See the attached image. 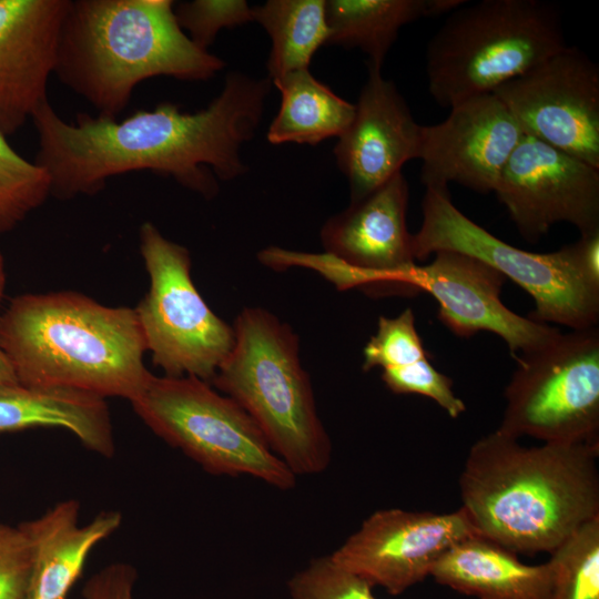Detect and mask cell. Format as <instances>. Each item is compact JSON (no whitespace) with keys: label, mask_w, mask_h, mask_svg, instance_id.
Here are the masks:
<instances>
[{"label":"cell","mask_w":599,"mask_h":599,"mask_svg":"<svg viewBox=\"0 0 599 599\" xmlns=\"http://www.w3.org/2000/svg\"><path fill=\"white\" fill-rule=\"evenodd\" d=\"M34 427H61L89 450L110 458L115 450L103 397L63 387L0 384V435Z\"/></svg>","instance_id":"cell-21"},{"label":"cell","mask_w":599,"mask_h":599,"mask_svg":"<svg viewBox=\"0 0 599 599\" xmlns=\"http://www.w3.org/2000/svg\"><path fill=\"white\" fill-rule=\"evenodd\" d=\"M494 93L521 131L599 169V68L567 45Z\"/></svg>","instance_id":"cell-12"},{"label":"cell","mask_w":599,"mask_h":599,"mask_svg":"<svg viewBox=\"0 0 599 599\" xmlns=\"http://www.w3.org/2000/svg\"><path fill=\"white\" fill-rule=\"evenodd\" d=\"M131 404L154 434L206 471L246 475L282 490L295 486L296 476L273 453L253 419L207 382L151 374Z\"/></svg>","instance_id":"cell-8"},{"label":"cell","mask_w":599,"mask_h":599,"mask_svg":"<svg viewBox=\"0 0 599 599\" xmlns=\"http://www.w3.org/2000/svg\"><path fill=\"white\" fill-rule=\"evenodd\" d=\"M281 105L267 131L272 144L294 142L316 145L339 138L351 124L355 104L342 99L309 70H297L272 80Z\"/></svg>","instance_id":"cell-23"},{"label":"cell","mask_w":599,"mask_h":599,"mask_svg":"<svg viewBox=\"0 0 599 599\" xmlns=\"http://www.w3.org/2000/svg\"><path fill=\"white\" fill-rule=\"evenodd\" d=\"M497 428L548 444H599V331L571 329L519 355Z\"/></svg>","instance_id":"cell-9"},{"label":"cell","mask_w":599,"mask_h":599,"mask_svg":"<svg viewBox=\"0 0 599 599\" xmlns=\"http://www.w3.org/2000/svg\"><path fill=\"white\" fill-rule=\"evenodd\" d=\"M272 80L232 71L220 94L195 112L171 102L125 119L81 112L63 120L49 100L32 114L38 135L34 163L50 179V195L70 200L101 192L108 179L149 170L211 200L247 172L243 144L261 123Z\"/></svg>","instance_id":"cell-1"},{"label":"cell","mask_w":599,"mask_h":599,"mask_svg":"<svg viewBox=\"0 0 599 599\" xmlns=\"http://www.w3.org/2000/svg\"><path fill=\"white\" fill-rule=\"evenodd\" d=\"M599 444L527 447L498 429L475 441L459 476L477 532L516 552L551 554L599 516Z\"/></svg>","instance_id":"cell-2"},{"label":"cell","mask_w":599,"mask_h":599,"mask_svg":"<svg viewBox=\"0 0 599 599\" xmlns=\"http://www.w3.org/2000/svg\"><path fill=\"white\" fill-rule=\"evenodd\" d=\"M50 195V179L0 132V234L18 226Z\"/></svg>","instance_id":"cell-26"},{"label":"cell","mask_w":599,"mask_h":599,"mask_svg":"<svg viewBox=\"0 0 599 599\" xmlns=\"http://www.w3.org/2000/svg\"><path fill=\"white\" fill-rule=\"evenodd\" d=\"M521 236L536 242L557 223L599 231V169L524 134L494 190Z\"/></svg>","instance_id":"cell-13"},{"label":"cell","mask_w":599,"mask_h":599,"mask_svg":"<svg viewBox=\"0 0 599 599\" xmlns=\"http://www.w3.org/2000/svg\"><path fill=\"white\" fill-rule=\"evenodd\" d=\"M233 329L232 351L211 383L253 419L295 476L324 471L332 445L301 365L297 335L260 307L244 308Z\"/></svg>","instance_id":"cell-5"},{"label":"cell","mask_w":599,"mask_h":599,"mask_svg":"<svg viewBox=\"0 0 599 599\" xmlns=\"http://www.w3.org/2000/svg\"><path fill=\"white\" fill-rule=\"evenodd\" d=\"M224 64L182 30L171 0H69L53 74L97 115L116 119L142 81H204Z\"/></svg>","instance_id":"cell-4"},{"label":"cell","mask_w":599,"mask_h":599,"mask_svg":"<svg viewBox=\"0 0 599 599\" xmlns=\"http://www.w3.org/2000/svg\"><path fill=\"white\" fill-rule=\"evenodd\" d=\"M566 43L559 8L541 0L466 1L426 48L428 90L441 106L491 93Z\"/></svg>","instance_id":"cell-6"},{"label":"cell","mask_w":599,"mask_h":599,"mask_svg":"<svg viewBox=\"0 0 599 599\" xmlns=\"http://www.w3.org/2000/svg\"><path fill=\"white\" fill-rule=\"evenodd\" d=\"M0 384L3 385H14L19 384L17 376L8 362L6 355L0 349Z\"/></svg>","instance_id":"cell-33"},{"label":"cell","mask_w":599,"mask_h":599,"mask_svg":"<svg viewBox=\"0 0 599 599\" xmlns=\"http://www.w3.org/2000/svg\"><path fill=\"white\" fill-rule=\"evenodd\" d=\"M477 534L461 508L446 514L380 509L329 556L372 587L398 596L429 577L451 546Z\"/></svg>","instance_id":"cell-14"},{"label":"cell","mask_w":599,"mask_h":599,"mask_svg":"<svg viewBox=\"0 0 599 599\" xmlns=\"http://www.w3.org/2000/svg\"><path fill=\"white\" fill-rule=\"evenodd\" d=\"M548 562L551 599H599V516L559 545Z\"/></svg>","instance_id":"cell-25"},{"label":"cell","mask_w":599,"mask_h":599,"mask_svg":"<svg viewBox=\"0 0 599 599\" xmlns=\"http://www.w3.org/2000/svg\"><path fill=\"white\" fill-rule=\"evenodd\" d=\"M464 0H328L326 44L358 48L382 69L399 30L416 20L450 13Z\"/></svg>","instance_id":"cell-22"},{"label":"cell","mask_w":599,"mask_h":599,"mask_svg":"<svg viewBox=\"0 0 599 599\" xmlns=\"http://www.w3.org/2000/svg\"><path fill=\"white\" fill-rule=\"evenodd\" d=\"M253 21L271 38L267 60L271 80L307 70L314 53L326 44L325 0H268L252 7Z\"/></svg>","instance_id":"cell-24"},{"label":"cell","mask_w":599,"mask_h":599,"mask_svg":"<svg viewBox=\"0 0 599 599\" xmlns=\"http://www.w3.org/2000/svg\"><path fill=\"white\" fill-rule=\"evenodd\" d=\"M290 599H377L364 579L331 556L313 559L287 582Z\"/></svg>","instance_id":"cell-28"},{"label":"cell","mask_w":599,"mask_h":599,"mask_svg":"<svg viewBox=\"0 0 599 599\" xmlns=\"http://www.w3.org/2000/svg\"><path fill=\"white\" fill-rule=\"evenodd\" d=\"M135 569L128 564H113L92 576L83 588L84 599H132Z\"/></svg>","instance_id":"cell-32"},{"label":"cell","mask_w":599,"mask_h":599,"mask_svg":"<svg viewBox=\"0 0 599 599\" xmlns=\"http://www.w3.org/2000/svg\"><path fill=\"white\" fill-rule=\"evenodd\" d=\"M522 135L517 120L494 92L463 100L443 122L423 128L422 183L448 189L453 182L478 193L494 192Z\"/></svg>","instance_id":"cell-16"},{"label":"cell","mask_w":599,"mask_h":599,"mask_svg":"<svg viewBox=\"0 0 599 599\" xmlns=\"http://www.w3.org/2000/svg\"><path fill=\"white\" fill-rule=\"evenodd\" d=\"M408 183L402 172L326 221L324 254L270 247L261 261L271 266L316 270L338 290L358 288L372 296L404 295L400 274L416 264L406 225Z\"/></svg>","instance_id":"cell-11"},{"label":"cell","mask_w":599,"mask_h":599,"mask_svg":"<svg viewBox=\"0 0 599 599\" xmlns=\"http://www.w3.org/2000/svg\"><path fill=\"white\" fill-rule=\"evenodd\" d=\"M399 276L405 295L429 293L438 303V318L455 335L470 337L487 331L502 338L514 358L554 341L560 331L510 311L500 298L506 277L484 262L453 252L434 253Z\"/></svg>","instance_id":"cell-15"},{"label":"cell","mask_w":599,"mask_h":599,"mask_svg":"<svg viewBox=\"0 0 599 599\" xmlns=\"http://www.w3.org/2000/svg\"><path fill=\"white\" fill-rule=\"evenodd\" d=\"M31 551L19 528L0 522V599H26Z\"/></svg>","instance_id":"cell-31"},{"label":"cell","mask_w":599,"mask_h":599,"mask_svg":"<svg viewBox=\"0 0 599 599\" xmlns=\"http://www.w3.org/2000/svg\"><path fill=\"white\" fill-rule=\"evenodd\" d=\"M182 30L201 49L207 50L219 31L253 21L252 7L244 0H192L174 6Z\"/></svg>","instance_id":"cell-29"},{"label":"cell","mask_w":599,"mask_h":599,"mask_svg":"<svg viewBox=\"0 0 599 599\" xmlns=\"http://www.w3.org/2000/svg\"><path fill=\"white\" fill-rule=\"evenodd\" d=\"M430 577L477 599H551L548 561L524 564L516 552L479 534L451 546L434 565Z\"/></svg>","instance_id":"cell-20"},{"label":"cell","mask_w":599,"mask_h":599,"mask_svg":"<svg viewBox=\"0 0 599 599\" xmlns=\"http://www.w3.org/2000/svg\"><path fill=\"white\" fill-rule=\"evenodd\" d=\"M382 380L395 394H418L434 400L450 417L466 410L465 403L454 392V382L423 358L415 363L383 369Z\"/></svg>","instance_id":"cell-30"},{"label":"cell","mask_w":599,"mask_h":599,"mask_svg":"<svg viewBox=\"0 0 599 599\" xmlns=\"http://www.w3.org/2000/svg\"><path fill=\"white\" fill-rule=\"evenodd\" d=\"M363 356L365 372L404 366L428 357L413 311L406 308L395 317L380 316L377 332L365 345Z\"/></svg>","instance_id":"cell-27"},{"label":"cell","mask_w":599,"mask_h":599,"mask_svg":"<svg viewBox=\"0 0 599 599\" xmlns=\"http://www.w3.org/2000/svg\"><path fill=\"white\" fill-rule=\"evenodd\" d=\"M150 290L134 308L152 362L165 376L211 383L234 345L233 326L206 305L191 278L189 251L151 222L139 232Z\"/></svg>","instance_id":"cell-10"},{"label":"cell","mask_w":599,"mask_h":599,"mask_svg":"<svg viewBox=\"0 0 599 599\" xmlns=\"http://www.w3.org/2000/svg\"><path fill=\"white\" fill-rule=\"evenodd\" d=\"M69 0H0V132L16 133L48 101Z\"/></svg>","instance_id":"cell-18"},{"label":"cell","mask_w":599,"mask_h":599,"mask_svg":"<svg viewBox=\"0 0 599 599\" xmlns=\"http://www.w3.org/2000/svg\"><path fill=\"white\" fill-rule=\"evenodd\" d=\"M0 349L27 387L132 402L151 375L134 308L104 306L75 292L12 298L0 315Z\"/></svg>","instance_id":"cell-3"},{"label":"cell","mask_w":599,"mask_h":599,"mask_svg":"<svg viewBox=\"0 0 599 599\" xmlns=\"http://www.w3.org/2000/svg\"><path fill=\"white\" fill-rule=\"evenodd\" d=\"M423 222L412 234L415 261L439 251L479 260L522 287L535 302L529 318L571 329L599 322V283L586 273L576 244L549 253L510 245L471 221L453 203L448 189L426 187Z\"/></svg>","instance_id":"cell-7"},{"label":"cell","mask_w":599,"mask_h":599,"mask_svg":"<svg viewBox=\"0 0 599 599\" xmlns=\"http://www.w3.org/2000/svg\"><path fill=\"white\" fill-rule=\"evenodd\" d=\"M6 285V272H4V261L3 256L0 252V300L2 297L3 291Z\"/></svg>","instance_id":"cell-34"},{"label":"cell","mask_w":599,"mask_h":599,"mask_svg":"<svg viewBox=\"0 0 599 599\" xmlns=\"http://www.w3.org/2000/svg\"><path fill=\"white\" fill-rule=\"evenodd\" d=\"M423 128L382 69L368 67L354 118L334 148L336 164L349 184L351 202L402 172L407 161L419 159Z\"/></svg>","instance_id":"cell-17"},{"label":"cell","mask_w":599,"mask_h":599,"mask_svg":"<svg viewBox=\"0 0 599 599\" xmlns=\"http://www.w3.org/2000/svg\"><path fill=\"white\" fill-rule=\"evenodd\" d=\"M79 515V501L65 499L40 517L18 525L31 551L26 599H68L91 550L122 522L119 511L109 510L80 526Z\"/></svg>","instance_id":"cell-19"}]
</instances>
